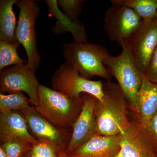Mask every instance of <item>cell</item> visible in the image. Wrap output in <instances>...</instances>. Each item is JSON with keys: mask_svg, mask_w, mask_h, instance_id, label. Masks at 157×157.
Here are the masks:
<instances>
[{"mask_svg": "<svg viewBox=\"0 0 157 157\" xmlns=\"http://www.w3.org/2000/svg\"><path fill=\"white\" fill-rule=\"evenodd\" d=\"M104 91L103 101L97 100L95 106L96 132L104 136L124 135L132 124L127 117L123 93L113 83L104 85Z\"/></svg>", "mask_w": 157, "mask_h": 157, "instance_id": "cell-1", "label": "cell"}, {"mask_svg": "<svg viewBox=\"0 0 157 157\" xmlns=\"http://www.w3.org/2000/svg\"><path fill=\"white\" fill-rule=\"evenodd\" d=\"M37 112L48 122L60 128L73 127L82 107V100L72 98L53 89L39 84Z\"/></svg>", "mask_w": 157, "mask_h": 157, "instance_id": "cell-2", "label": "cell"}, {"mask_svg": "<svg viewBox=\"0 0 157 157\" xmlns=\"http://www.w3.org/2000/svg\"><path fill=\"white\" fill-rule=\"evenodd\" d=\"M103 45L72 41L63 44L64 57L82 76L89 79L98 76L109 79L110 76L104 63L108 55Z\"/></svg>", "mask_w": 157, "mask_h": 157, "instance_id": "cell-3", "label": "cell"}, {"mask_svg": "<svg viewBox=\"0 0 157 157\" xmlns=\"http://www.w3.org/2000/svg\"><path fill=\"white\" fill-rule=\"evenodd\" d=\"M121 47L122 50L120 54L117 56L108 55L104 63L109 75L117 80L124 97L135 107L143 73L135 64L124 43Z\"/></svg>", "mask_w": 157, "mask_h": 157, "instance_id": "cell-4", "label": "cell"}, {"mask_svg": "<svg viewBox=\"0 0 157 157\" xmlns=\"http://www.w3.org/2000/svg\"><path fill=\"white\" fill-rule=\"evenodd\" d=\"M16 5L19 9L15 37L25 49L28 66L33 72L39 68L41 56L37 47L35 24L40 13L38 3L33 0H19Z\"/></svg>", "mask_w": 157, "mask_h": 157, "instance_id": "cell-5", "label": "cell"}, {"mask_svg": "<svg viewBox=\"0 0 157 157\" xmlns=\"http://www.w3.org/2000/svg\"><path fill=\"white\" fill-rule=\"evenodd\" d=\"M51 86L53 89L72 98H80L82 93H85L102 102L104 97L102 82L85 78L67 62L55 72Z\"/></svg>", "mask_w": 157, "mask_h": 157, "instance_id": "cell-6", "label": "cell"}, {"mask_svg": "<svg viewBox=\"0 0 157 157\" xmlns=\"http://www.w3.org/2000/svg\"><path fill=\"white\" fill-rule=\"evenodd\" d=\"M111 4L104 13V28L109 39L121 46L139 27L142 20L131 8Z\"/></svg>", "mask_w": 157, "mask_h": 157, "instance_id": "cell-7", "label": "cell"}, {"mask_svg": "<svg viewBox=\"0 0 157 157\" xmlns=\"http://www.w3.org/2000/svg\"><path fill=\"white\" fill-rule=\"evenodd\" d=\"M130 55L145 74L157 46V21H142L139 27L125 41Z\"/></svg>", "mask_w": 157, "mask_h": 157, "instance_id": "cell-8", "label": "cell"}, {"mask_svg": "<svg viewBox=\"0 0 157 157\" xmlns=\"http://www.w3.org/2000/svg\"><path fill=\"white\" fill-rule=\"evenodd\" d=\"M39 85L35 72L27 63L14 65L0 71L1 93H26L31 104L35 107L38 104Z\"/></svg>", "mask_w": 157, "mask_h": 157, "instance_id": "cell-9", "label": "cell"}, {"mask_svg": "<svg viewBox=\"0 0 157 157\" xmlns=\"http://www.w3.org/2000/svg\"><path fill=\"white\" fill-rule=\"evenodd\" d=\"M25 118L29 130L38 141L49 144L59 151H65L70 137L64 129L54 125L37 112L34 106L20 111Z\"/></svg>", "mask_w": 157, "mask_h": 157, "instance_id": "cell-10", "label": "cell"}, {"mask_svg": "<svg viewBox=\"0 0 157 157\" xmlns=\"http://www.w3.org/2000/svg\"><path fill=\"white\" fill-rule=\"evenodd\" d=\"M82 100L81 111L72 127L70 141L65 151L69 155L97 133L94 109L97 99L86 94Z\"/></svg>", "mask_w": 157, "mask_h": 157, "instance_id": "cell-11", "label": "cell"}, {"mask_svg": "<svg viewBox=\"0 0 157 157\" xmlns=\"http://www.w3.org/2000/svg\"><path fill=\"white\" fill-rule=\"evenodd\" d=\"M150 134L141 124L121 135V149L115 157H157Z\"/></svg>", "mask_w": 157, "mask_h": 157, "instance_id": "cell-12", "label": "cell"}, {"mask_svg": "<svg viewBox=\"0 0 157 157\" xmlns=\"http://www.w3.org/2000/svg\"><path fill=\"white\" fill-rule=\"evenodd\" d=\"M121 135L96 133L70 155L71 157H115L121 149Z\"/></svg>", "mask_w": 157, "mask_h": 157, "instance_id": "cell-13", "label": "cell"}, {"mask_svg": "<svg viewBox=\"0 0 157 157\" xmlns=\"http://www.w3.org/2000/svg\"><path fill=\"white\" fill-rule=\"evenodd\" d=\"M1 142L16 138L35 144L38 140L31 134L25 117L21 113L11 111L0 114Z\"/></svg>", "mask_w": 157, "mask_h": 157, "instance_id": "cell-14", "label": "cell"}, {"mask_svg": "<svg viewBox=\"0 0 157 157\" xmlns=\"http://www.w3.org/2000/svg\"><path fill=\"white\" fill-rule=\"evenodd\" d=\"M49 16L56 19V24L52 28L56 36L70 32L76 42H87L85 26L79 21H73L60 10L57 0H46Z\"/></svg>", "mask_w": 157, "mask_h": 157, "instance_id": "cell-15", "label": "cell"}, {"mask_svg": "<svg viewBox=\"0 0 157 157\" xmlns=\"http://www.w3.org/2000/svg\"><path fill=\"white\" fill-rule=\"evenodd\" d=\"M135 108L140 124L146 128L151 118L157 112V84L150 80L144 74Z\"/></svg>", "mask_w": 157, "mask_h": 157, "instance_id": "cell-16", "label": "cell"}, {"mask_svg": "<svg viewBox=\"0 0 157 157\" xmlns=\"http://www.w3.org/2000/svg\"><path fill=\"white\" fill-rule=\"evenodd\" d=\"M17 2V0L0 1V41L11 44L18 42L15 37L17 18L13 9Z\"/></svg>", "mask_w": 157, "mask_h": 157, "instance_id": "cell-17", "label": "cell"}, {"mask_svg": "<svg viewBox=\"0 0 157 157\" xmlns=\"http://www.w3.org/2000/svg\"><path fill=\"white\" fill-rule=\"evenodd\" d=\"M111 3L122 4L132 9L142 21L155 19L157 14V0H112Z\"/></svg>", "mask_w": 157, "mask_h": 157, "instance_id": "cell-18", "label": "cell"}, {"mask_svg": "<svg viewBox=\"0 0 157 157\" xmlns=\"http://www.w3.org/2000/svg\"><path fill=\"white\" fill-rule=\"evenodd\" d=\"M29 99L22 92L5 94L0 93V112L21 110L29 106Z\"/></svg>", "mask_w": 157, "mask_h": 157, "instance_id": "cell-19", "label": "cell"}, {"mask_svg": "<svg viewBox=\"0 0 157 157\" xmlns=\"http://www.w3.org/2000/svg\"><path fill=\"white\" fill-rule=\"evenodd\" d=\"M19 43H8L0 41V71L11 65L27 63L28 61L20 57L17 53Z\"/></svg>", "mask_w": 157, "mask_h": 157, "instance_id": "cell-20", "label": "cell"}, {"mask_svg": "<svg viewBox=\"0 0 157 157\" xmlns=\"http://www.w3.org/2000/svg\"><path fill=\"white\" fill-rule=\"evenodd\" d=\"M2 143L0 147L5 151L7 157H22L30 150L34 144L16 138H10Z\"/></svg>", "mask_w": 157, "mask_h": 157, "instance_id": "cell-21", "label": "cell"}, {"mask_svg": "<svg viewBox=\"0 0 157 157\" xmlns=\"http://www.w3.org/2000/svg\"><path fill=\"white\" fill-rule=\"evenodd\" d=\"M84 2L83 0H57V4L65 15L72 20L77 21Z\"/></svg>", "mask_w": 157, "mask_h": 157, "instance_id": "cell-22", "label": "cell"}, {"mask_svg": "<svg viewBox=\"0 0 157 157\" xmlns=\"http://www.w3.org/2000/svg\"><path fill=\"white\" fill-rule=\"evenodd\" d=\"M60 152L49 144L39 141L33 144L28 153L42 157H59Z\"/></svg>", "mask_w": 157, "mask_h": 157, "instance_id": "cell-23", "label": "cell"}, {"mask_svg": "<svg viewBox=\"0 0 157 157\" xmlns=\"http://www.w3.org/2000/svg\"><path fill=\"white\" fill-rule=\"evenodd\" d=\"M144 75L150 80L157 84V46Z\"/></svg>", "mask_w": 157, "mask_h": 157, "instance_id": "cell-24", "label": "cell"}, {"mask_svg": "<svg viewBox=\"0 0 157 157\" xmlns=\"http://www.w3.org/2000/svg\"><path fill=\"white\" fill-rule=\"evenodd\" d=\"M146 128L157 142V112L150 121Z\"/></svg>", "mask_w": 157, "mask_h": 157, "instance_id": "cell-25", "label": "cell"}, {"mask_svg": "<svg viewBox=\"0 0 157 157\" xmlns=\"http://www.w3.org/2000/svg\"><path fill=\"white\" fill-rule=\"evenodd\" d=\"M0 157H7L5 151L1 147H0Z\"/></svg>", "mask_w": 157, "mask_h": 157, "instance_id": "cell-26", "label": "cell"}, {"mask_svg": "<svg viewBox=\"0 0 157 157\" xmlns=\"http://www.w3.org/2000/svg\"><path fill=\"white\" fill-rule=\"evenodd\" d=\"M60 157H71L66 153L64 151H61L59 153Z\"/></svg>", "mask_w": 157, "mask_h": 157, "instance_id": "cell-27", "label": "cell"}, {"mask_svg": "<svg viewBox=\"0 0 157 157\" xmlns=\"http://www.w3.org/2000/svg\"><path fill=\"white\" fill-rule=\"evenodd\" d=\"M28 157H42L36 155L29 154H28Z\"/></svg>", "mask_w": 157, "mask_h": 157, "instance_id": "cell-28", "label": "cell"}, {"mask_svg": "<svg viewBox=\"0 0 157 157\" xmlns=\"http://www.w3.org/2000/svg\"><path fill=\"white\" fill-rule=\"evenodd\" d=\"M155 20L156 21H157V16H156V18H155Z\"/></svg>", "mask_w": 157, "mask_h": 157, "instance_id": "cell-29", "label": "cell"}, {"mask_svg": "<svg viewBox=\"0 0 157 157\" xmlns=\"http://www.w3.org/2000/svg\"></svg>", "mask_w": 157, "mask_h": 157, "instance_id": "cell-30", "label": "cell"}, {"mask_svg": "<svg viewBox=\"0 0 157 157\" xmlns=\"http://www.w3.org/2000/svg\"></svg>", "mask_w": 157, "mask_h": 157, "instance_id": "cell-31", "label": "cell"}]
</instances>
